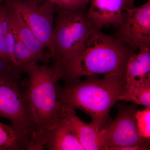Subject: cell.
I'll return each instance as SVG.
<instances>
[{"mask_svg": "<svg viewBox=\"0 0 150 150\" xmlns=\"http://www.w3.org/2000/svg\"><path fill=\"white\" fill-rule=\"evenodd\" d=\"M54 4L56 7L64 9H85L91 0H43Z\"/></svg>", "mask_w": 150, "mask_h": 150, "instance_id": "cell-20", "label": "cell"}, {"mask_svg": "<svg viewBox=\"0 0 150 150\" xmlns=\"http://www.w3.org/2000/svg\"><path fill=\"white\" fill-rule=\"evenodd\" d=\"M43 0H32V1L37 3V4H40L43 1Z\"/></svg>", "mask_w": 150, "mask_h": 150, "instance_id": "cell-23", "label": "cell"}, {"mask_svg": "<svg viewBox=\"0 0 150 150\" xmlns=\"http://www.w3.org/2000/svg\"><path fill=\"white\" fill-rule=\"evenodd\" d=\"M126 84L125 76L119 74L86 76L62 87L57 83V96L62 106L80 109L91 118L101 130L110 121V111L118 101Z\"/></svg>", "mask_w": 150, "mask_h": 150, "instance_id": "cell-3", "label": "cell"}, {"mask_svg": "<svg viewBox=\"0 0 150 150\" xmlns=\"http://www.w3.org/2000/svg\"><path fill=\"white\" fill-rule=\"evenodd\" d=\"M132 50L116 38L94 27L79 50L61 71L67 85L85 76L125 75Z\"/></svg>", "mask_w": 150, "mask_h": 150, "instance_id": "cell-2", "label": "cell"}, {"mask_svg": "<svg viewBox=\"0 0 150 150\" xmlns=\"http://www.w3.org/2000/svg\"><path fill=\"white\" fill-rule=\"evenodd\" d=\"M116 38L132 51L150 47V1L138 7L123 9Z\"/></svg>", "mask_w": 150, "mask_h": 150, "instance_id": "cell-7", "label": "cell"}, {"mask_svg": "<svg viewBox=\"0 0 150 150\" xmlns=\"http://www.w3.org/2000/svg\"><path fill=\"white\" fill-rule=\"evenodd\" d=\"M87 15L95 27L101 30L105 26L118 27L123 17V0H91Z\"/></svg>", "mask_w": 150, "mask_h": 150, "instance_id": "cell-10", "label": "cell"}, {"mask_svg": "<svg viewBox=\"0 0 150 150\" xmlns=\"http://www.w3.org/2000/svg\"><path fill=\"white\" fill-rule=\"evenodd\" d=\"M28 1H32V0H28Z\"/></svg>", "mask_w": 150, "mask_h": 150, "instance_id": "cell-24", "label": "cell"}, {"mask_svg": "<svg viewBox=\"0 0 150 150\" xmlns=\"http://www.w3.org/2000/svg\"><path fill=\"white\" fill-rule=\"evenodd\" d=\"M0 117L26 132L32 140V126L21 81H0Z\"/></svg>", "mask_w": 150, "mask_h": 150, "instance_id": "cell-8", "label": "cell"}, {"mask_svg": "<svg viewBox=\"0 0 150 150\" xmlns=\"http://www.w3.org/2000/svg\"><path fill=\"white\" fill-rule=\"evenodd\" d=\"M123 1H124L123 9L125 8L134 7L133 4L135 0H123Z\"/></svg>", "mask_w": 150, "mask_h": 150, "instance_id": "cell-22", "label": "cell"}, {"mask_svg": "<svg viewBox=\"0 0 150 150\" xmlns=\"http://www.w3.org/2000/svg\"><path fill=\"white\" fill-rule=\"evenodd\" d=\"M62 106L64 115L84 150H106L101 131L96 126L81 121L76 115L75 110Z\"/></svg>", "mask_w": 150, "mask_h": 150, "instance_id": "cell-11", "label": "cell"}, {"mask_svg": "<svg viewBox=\"0 0 150 150\" xmlns=\"http://www.w3.org/2000/svg\"><path fill=\"white\" fill-rule=\"evenodd\" d=\"M139 49L138 54H131L126 64L124 75L126 85L150 82V47Z\"/></svg>", "mask_w": 150, "mask_h": 150, "instance_id": "cell-12", "label": "cell"}, {"mask_svg": "<svg viewBox=\"0 0 150 150\" xmlns=\"http://www.w3.org/2000/svg\"><path fill=\"white\" fill-rule=\"evenodd\" d=\"M46 148L50 150H84L64 115L49 134Z\"/></svg>", "mask_w": 150, "mask_h": 150, "instance_id": "cell-13", "label": "cell"}, {"mask_svg": "<svg viewBox=\"0 0 150 150\" xmlns=\"http://www.w3.org/2000/svg\"><path fill=\"white\" fill-rule=\"evenodd\" d=\"M13 56L17 65L24 73L27 67L39 62L36 56L16 38Z\"/></svg>", "mask_w": 150, "mask_h": 150, "instance_id": "cell-16", "label": "cell"}, {"mask_svg": "<svg viewBox=\"0 0 150 150\" xmlns=\"http://www.w3.org/2000/svg\"><path fill=\"white\" fill-rule=\"evenodd\" d=\"M118 99L150 107V82L137 85H125Z\"/></svg>", "mask_w": 150, "mask_h": 150, "instance_id": "cell-15", "label": "cell"}, {"mask_svg": "<svg viewBox=\"0 0 150 150\" xmlns=\"http://www.w3.org/2000/svg\"><path fill=\"white\" fill-rule=\"evenodd\" d=\"M150 150V146L143 145L124 146L111 148L109 150Z\"/></svg>", "mask_w": 150, "mask_h": 150, "instance_id": "cell-21", "label": "cell"}, {"mask_svg": "<svg viewBox=\"0 0 150 150\" xmlns=\"http://www.w3.org/2000/svg\"><path fill=\"white\" fill-rule=\"evenodd\" d=\"M9 28L4 8V0H0V55L10 59L8 55L6 42V34Z\"/></svg>", "mask_w": 150, "mask_h": 150, "instance_id": "cell-19", "label": "cell"}, {"mask_svg": "<svg viewBox=\"0 0 150 150\" xmlns=\"http://www.w3.org/2000/svg\"><path fill=\"white\" fill-rule=\"evenodd\" d=\"M138 105L118 104V113L100 130L106 150L115 147L150 146V140L140 136L137 128L135 112Z\"/></svg>", "mask_w": 150, "mask_h": 150, "instance_id": "cell-5", "label": "cell"}, {"mask_svg": "<svg viewBox=\"0 0 150 150\" xmlns=\"http://www.w3.org/2000/svg\"><path fill=\"white\" fill-rule=\"evenodd\" d=\"M25 72L28 81L24 95L33 131L30 150H44L49 134L64 116L56 89L62 77L59 70L48 64L35 63Z\"/></svg>", "mask_w": 150, "mask_h": 150, "instance_id": "cell-1", "label": "cell"}, {"mask_svg": "<svg viewBox=\"0 0 150 150\" xmlns=\"http://www.w3.org/2000/svg\"><path fill=\"white\" fill-rule=\"evenodd\" d=\"M21 16L35 36L48 49L52 51L54 15L56 6L48 1L37 4L28 0H6Z\"/></svg>", "mask_w": 150, "mask_h": 150, "instance_id": "cell-6", "label": "cell"}, {"mask_svg": "<svg viewBox=\"0 0 150 150\" xmlns=\"http://www.w3.org/2000/svg\"><path fill=\"white\" fill-rule=\"evenodd\" d=\"M135 118L140 136L150 140V107H146L143 110L137 109Z\"/></svg>", "mask_w": 150, "mask_h": 150, "instance_id": "cell-18", "label": "cell"}, {"mask_svg": "<svg viewBox=\"0 0 150 150\" xmlns=\"http://www.w3.org/2000/svg\"><path fill=\"white\" fill-rule=\"evenodd\" d=\"M24 73L15 63L0 55V81H20Z\"/></svg>", "mask_w": 150, "mask_h": 150, "instance_id": "cell-17", "label": "cell"}, {"mask_svg": "<svg viewBox=\"0 0 150 150\" xmlns=\"http://www.w3.org/2000/svg\"><path fill=\"white\" fill-rule=\"evenodd\" d=\"M31 142V137L22 129L0 123V150H29Z\"/></svg>", "mask_w": 150, "mask_h": 150, "instance_id": "cell-14", "label": "cell"}, {"mask_svg": "<svg viewBox=\"0 0 150 150\" xmlns=\"http://www.w3.org/2000/svg\"><path fill=\"white\" fill-rule=\"evenodd\" d=\"M54 25L52 66L61 71L72 59L94 26L85 9H64L56 6Z\"/></svg>", "mask_w": 150, "mask_h": 150, "instance_id": "cell-4", "label": "cell"}, {"mask_svg": "<svg viewBox=\"0 0 150 150\" xmlns=\"http://www.w3.org/2000/svg\"><path fill=\"white\" fill-rule=\"evenodd\" d=\"M4 8L7 20L15 37L36 56L39 62L48 64L50 57L45 52L46 48L38 39L20 14L6 0H4Z\"/></svg>", "mask_w": 150, "mask_h": 150, "instance_id": "cell-9", "label": "cell"}]
</instances>
